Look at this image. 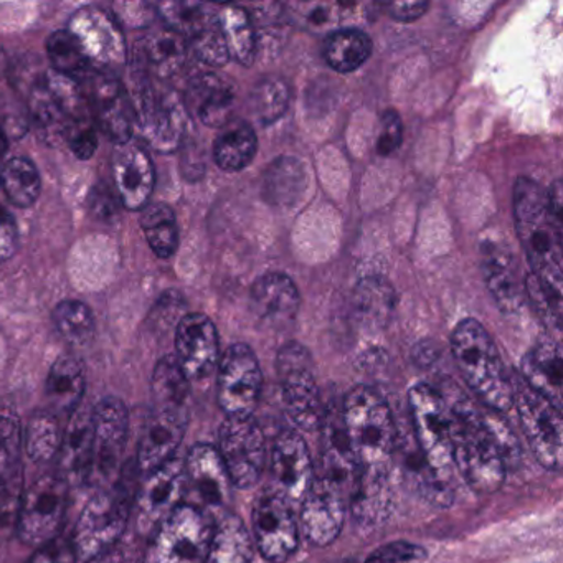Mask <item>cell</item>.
I'll return each mask as SVG.
<instances>
[{"instance_id": "2", "label": "cell", "mask_w": 563, "mask_h": 563, "mask_svg": "<svg viewBox=\"0 0 563 563\" xmlns=\"http://www.w3.org/2000/svg\"><path fill=\"white\" fill-rule=\"evenodd\" d=\"M453 420V464L477 494H493L506 479L507 466L499 448L483 423V410L451 384L438 388Z\"/></svg>"}, {"instance_id": "9", "label": "cell", "mask_w": 563, "mask_h": 563, "mask_svg": "<svg viewBox=\"0 0 563 563\" xmlns=\"http://www.w3.org/2000/svg\"><path fill=\"white\" fill-rule=\"evenodd\" d=\"M278 375L289 420L299 430H319L325 410L308 349L298 342L286 344L278 354Z\"/></svg>"}, {"instance_id": "49", "label": "cell", "mask_w": 563, "mask_h": 563, "mask_svg": "<svg viewBox=\"0 0 563 563\" xmlns=\"http://www.w3.org/2000/svg\"><path fill=\"white\" fill-rule=\"evenodd\" d=\"M21 420L12 408L0 407V476L21 466Z\"/></svg>"}, {"instance_id": "59", "label": "cell", "mask_w": 563, "mask_h": 563, "mask_svg": "<svg viewBox=\"0 0 563 563\" xmlns=\"http://www.w3.org/2000/svg\"><path fill=\"white\" fill-rule=\"evenodd\" d=\"M85 563H143V560L133 547L120 542L111 549L91 556Z\"/></svg>"}, {"instance_id": "7", "label": "cell", "mask_w": 563, "mask_h": 563, "mask_svg": "<svg viewBox=\"0 0 563 563\" xmlns=\"http://www.w3.org/2000/svg\"><path fill=\"white\" fill-rule=\"evenodd\" d=\"M213 529L216 523L206 509L180 504L151 533L146 563H206Z\"/></svg>"}, {"instance_id": "34", "label": "cell", "mask_w": 563, "mask_h": 563, "mask_svg": "<svg viewBox=\"0 0 563 563\" xmlns=\"http://www.w3.org/2000/svg\"><path fill=\"white\" fill-rule=\"evenodd\" d=\"M258 137L255 130L243 121H230L213 143V159L225 173H239L255 159Z\"/></svg>"}, {"instance_id": "17", "label": "cell", "mask_w": 563, "mask_h": 563, "mask_svg": "<svg viewBox=\"0 0 563 563\" xmlns=\"http://www.w3.org/2000/svg\"><path fill=\"white\" fill-rule=\"evenodd\" d=\"M186 471L177 457L146 474L134 494V520L137 532L151 536L177 507L186 493Z\"/></svg>"}, {"instance_id": "47", "label": "cell", "mask_w": 563, "mask_h": 563, "mask_svg": "<svg viewBox=\"0 0 563 563\" xmlns=\"http://www.w3.org/2000/svg\"><path fill=\"white\" fill-rule=\"evenodd\" d=\"M252 111L263 124H273L282 120L288 110L289 88L279 78H263L252 91Z\"/></svg>"}, {"instance_id": "3", "label": "cell", "mask_w": 563, "mask_h": 563, "mask_svg": "<svg viewBox=\"0 0 563 563\" xmlns=\"http://www.w3.org/2000/svg\"><path fill=\"white\" fill-rule=\"evenodd\" d=\"M451 352L471 390L489 410L512 407V385L489 332L476 319H464L451 334Z\"/></svg>"}, {"instance_id": "11", "label": "cell", "mask_w": 563, "mask_h": 563, "mask_svg": "<svg viewBox=\"0 0 563 563\" xmlns=\"http://www.w3.org/2000/svg\"><path fill=\"white\" fill-rule=\"evenodd\" d=\"M68 487L58 474H48L24 490L15 532L25 545L41 547L60 536L68 509Z\"/></svg>"}, {"instance_id": "20", "label": "cell", "mask_w": 563, "mask_h": 563, "mask_svg": "<svg viewBox=\"0 0 563 563\" xmlns=\"http://www.w3.org/2000/svg\"><path fill=\"white\" fill-rule=\"evenodd\" d=\"M299 504L302 532L309 542L331 545L344 526L345 499L341 487L325 476L316 477Z\"/></svg>"}, {"instance_id": "5", "label": "cell", "mask_w": 563, "mask_h": 563, "mask_svg": "<svg viewBox=\"0 0 563 563\" xmlns=\"http://www.w3.org/2000/svg\"><path fill=\"white\" fill-rule=\"evenodd\" d=\"M29 108L38 134L52 144L65 141L81 124L95 123L84 88L57 71H51L34 85Z\"/></svg>"}, {"instance_id": "12", "label": "cell", "mask_w": 563, "mask_h": 563, "mask_svg": "<svg viewBox=\"0 0 563 563\" xmlns=\"http://www.w3.org/2000/svg\"><path fill=\"white\" fill-rule=\"evenodd\" d=\"M140 128L146 143L157 153H174L183 144L187 131V110L174 91L157 90L144 81L130 93Z\"/></svg>"}, {"instance_id": "55", "label": "cell", "mask_w": 563, "mask_h": 563, "mask_svg": "<svg viewBox=\"0 0 563 563\" xmlns=\"http://www.w3.org/2000/svg\"><path fill=\"white\" fill-rule=\"evenodd\" d=\"M65 143L70 147L71 153L81 161H88L95 153H97L98 137L95 123L81 124L75 128L74 131L68 133L65 137Z\"/></svg>"}, {"instance_id": "6", "label": "cell", "mask_w": 563, "mask_h": 563, "mask_svg": "<svg viewBox=\"0 0 563 563\" xmlns=\"http://www.w3.org/2000/svg\"><path fill=\"white\" fill-rule=\"evenodd\" d=\"M133 490L126 483H114L91 497L71 536L78 560L87 562L120 543L133 512Z\"/></svg>"}, {"instance_id": "37", "label": "cell", "mask_w": 563, "mask_h": 563, "mask_svg": "<svg viewBox=\"0 0 563 563\" xmlns=\"http://www.w3.org/2000/svg\"><path fill=\"white\" fill-rule=\"evenodd\" d=\"M219 24L230 58L243 67H252L256 55V32L252 15L239 5H225L219 12Z\"/></svg>"}, {"instance_id": "14", "label": "cell", "mask_w": 563, "mask_h": 563, "mask_svg": "<svg viewBox=\"0 0 563 563\" xmlns=\"http://www.w3.org/2000/svg\"><path fill=\"white\" fill-rule=\"evenodd\" d=\"M263 374L255 352L233 344L220 358L217 397L227 417H253L262 397Z\"/></svg>"}, {"instance_id": "39", "label": "cell", "mask_w": 563, "mask_h": 563, "mask_svg": "<svg viewBox=\"0 0 563 563\" xmlns=\"http://www.w3.org/2000/svg\"><path fill=\"white\" fill-rule=\"evenodd\" d=\"M352 305H354L355 316L364 324H384L394 312V286L380 276H368L355 288Z\"/></svg>"}, {"instance_id": "51", "label": "cell", "mask_w": 563, "mask_h": 563, "mask_svg": "<svg viewBox=\"0 0 563 563\" xmlns=\"http://www.w3.org/2000/svg\"><path fill=\"white\" fill-rule=\"evenodd\" d=\"M187 44H189V51H192L200 62L210 65V67H223L230 60L219 22L210 25L209 29L200 32L196 37L190 38Z\"/></svg>"}, {"instance_id": "38", "label": "cell", "mask_w": 563, "mask_h": 563, "mask_svg": "<svg viewBox=\"0 0 563 563\" xmlns=\"http://www.w3.org/2000/svg\"><path fill=\"white\" fill-rule=\"evenodd\" d=\"M189 382L174 355L161 358L151 380L156 410L189 411L187 410L190 395Z\"/></svg>"}, {"instance_id": "50", "label": "cell", "mask_w": 563, "mask_h": 563, "mask_svg": "<svg viewBox=\"0 0 563 563\" xmlns=\"http://www.w3.org/2000/svg\"><path fill=\"white\" fill-rule=\"evenodd\" d=\"M481 417H483V423L484 427H486L487 433L490 434L494 443L499 448L507 470H516L520 461H522V456H520L522 453H520V444L516 434L510 431V428L507 427L506 421L499 417L497 411L486 408V410H483V413H481Z\"/></svg>"}, {"instance_id": "35", "label": "cell", "mask_w": 563, "mask_h": 563, "mask_svg": "<svg viewBox=\"0 0 563 563\" xmlns=\"http://www.w3.org/2000/svg\"><path fill=\"white\" fill-rule=\"evenodd\" d=\"M253 539L239 516L223 517L213 529L206 563H252Z\"/></svg>"}, {"instance_id": "26", "label": "cell", "mask_w": 563, "mask_h": 563, "mask_svg": "<svg viewBox=\"0 0 563 563\" xmlns=\"http://www.w3.org/2000/svg\"><path fill=\"white\" fill-rule=\"evenodd\" d=\"M184 471L187 483L206 506L222 507L227 504L232 490V481L216 446L207 443L196 444L189 451Z\"/></svg>"}, {"instance_id": "40", "label": "cell", "mask_w": 563, "mask_h": 563, "mask_svg": "<svg viewBox=\"0 0 563 563\" xmlns=\"http://www.w3.org/2000/svg\"><path fill=\"white\" fill-rule=\"evenodd\" d=\"M0 187L14 206L27 209L41 196V173L27 157H14L0 167Z\"/></svg>"}, {"instance_id": "25", "label": "cell", "mask_w": 563, "mask_h": 563, "mask_svg": "<svg viewBox=\"0 0 563 563\" xmlns=\"http://www.w3.org/2000/svg\"><path fill=\"white\" fill-rule=\"evenodd\" d=\"M57 457V474L68 486L88 483L93 460V408L80 405L70 415Z\"/></svg>"}, {"instance_id": "33", "label": "cell", "mask_w": 563, "mask_h": 563, "mask_svg": "<svg viewBox=\"0 0 563 563\" xmlns=\"http://www.w3.org/2000/svg\"><path fill=\"white\" fill-rule=\"evenodd\" d=\"M308 187L305 164L295 157H278L269 164L263 177V197L276 209H291L298 206Z\"/></svg>"}, {"instance_id": "23", "label": "cell", "mask_w": 563, "mask_h": 563, "mask_svg": "<svg viewBox=\"0 0 563 563\" xmlns=\"http://www.w3.org/2000/svg\"><path fill=\"white\" fill-rule=\"evenodd\" d=\"M272 477L276 494L291 503H301L312 479V461L301 434L285 430L278 434L272 450Z\"/></svg>"}, {"instance_id": "24", "label": "cell", "mask_w": 563, "mask_h": 563, "mask_svg": "<svg viewBox=\"0 0 563 563\" xmlns=\"http://www.w3.org/2000/svg\"><path fill=\"white\" fill-rule=\"evenodd\" d=\"M189 423V411L156 410L147 420L137 450V470L146 476L176 456Z\"/></svg>"}, {"instance_id": "52", "label": "cell", "mask_w": 563, "mask_h": 563, "mask_svg": "<svg viewBox=\"0 0 563 563\" xmlns=\"http://www.w3.org/2000/svg\"><path fill=\"white\" fill-rule=\"evenodd\" d=\"M427 552L423 547L398 540V542L385 543L368 555L365 563H423Z\"/></svg>"}, {"instance_id": "19", "label": "cell", "mask_w": 563, "mask_h": 563, "mask_svg": "<svg viewBox=\"0 0 563 563\" xmlns=\"http://www.w3.org/2000/svg\"><path fill=\"white\" fill-rule=\"evenodd\" d=\"M253 537L268 562L283 563L299 545V529L291 504L273 493L262 497L253 509Z\"/></svg>"}, {"instance_id": "31", "label": "cell", "mask_w": 563, "mask_h": 563, "mask_svg": "<svg viewBox=\"0 0 563 563\" xmlns=\"http://www.w3.org/2000/svg\"><path fill=\"white\" fill-rule=\"evenodd\" d=\"M391 490L388 470H362L352 486V516L358 526L375 527L390 512Z\"/></svg>"}, {"instance_id": "43", "label": "cell", "mask_w": 563, "mask_h": 563, "mask_svg": "<svg viewBox=\"0 0 563 563\" xmlns=\"http://www.w3.org/2000/svg\"><path fill=\"white\" fill-rule=\"evenodd\" d=\"M62 434L58 417L48 410L35 411L25 428L27 456L37 464L54 460L60 450Z\"/></svg>"}, {"instance_id": "41", "label": "cell", "mask_w": 563, "mask_h": 563, "mask_svg": "<svg viewBox=\"0 0 563 563\" xmlns=\"http://www.w3.org/2000/svg\"><path fill=\"white\" fill-rule=\"evenodd\" d=\"M189 44L169 29L153 32L146 41V58L156 77L169 78L179 74L187 62Z\"/></svg>"}, {"instance_id": "16", "label": "cell", "mask_w": 563, "mask_h": 563, "mask_svg": "<svg viewBox=\"0 0 563 563\" xmlns=\"http://www.w3.org/2000/svg\"><path fill=\"white\" fill-rule=\"evenodd\" d=\"M130 433V413L120 398H103L93 408V460L90 477L100 489L113 486Z\"/></svg>"}, {"instance_id": "21", "label": "cell", "mask_w": 563, "mask_h": 563, "mask_svg": "<svg viewBox=\"0 0 563 563\" xmlns=\"http://www.w3.org/2000/svg\"><path fill=\"white\" fill-rule=\"evenodd\" d=\"M176 358L189 380L209 377L220 361V341L209 316L194 312L180 319L176 331Z\"/></svg>"}, {"instance_id": "13", "label": "cell", "mask_w": 563, "mask_h": 563, "mask_svg": "<svg viewBox=\"0 0 563 563\" xmlns=\"http://www.w3.org/2000/svg\"><path fill=\"white\" fill-rule=\"evenodd\" d=\"M232 486L250 489L265 467V434L253 417H227L220 427L219 448Z\"/></svg>"}, {"instance_id": "58", "label": "cell", "mask_w": 563, "mask_h": 563, "mask_svg": "<svg viewBox=\"0 0 563 563\" xmlns=\"http://www.w3.org/2000/svg\"><path fill=\"white\" fill-rule=\"evenodd\" d=\"M382 5L395 21L415 22L428 11L430 2H423V0H418V2H385Z\"/></svg>"}, {"instance_id": "29", "label": "cell", "mask_w": 563, "mask_h": 563, "mask_svg": "<svg viewBox=\"0 0 563 563\" xmlns=\"http://www.w3.org/2000/svg\"><path fill=\"white\" fill-rule=\"evenodd\" d=\"M299 302L301 298L295 282L283 273H266L253 285V312L269 324L292 321L298 314Z\"/></svg>"}, {"instance_id": "61", "label": "cell", "mask_w": 563, "mask_h": 563, "mask_svg": "<svg viewBox=\"0 0 563 563\" xmlns=\"http://www.w3.org/2000/svg\"><path fill=\"white\" fill-rule=\"evenodd\" d=\"M5 151H8V137L4 131L0 130V157L4 156Z\"/></svg>"}, {"instance_id": "44", "label": "cell", "mask_w": 563, "mask_h": 563, "mask_svg": "<svg viewBox=\"0 0 563 563\" xmlns=\"http://www.w3.org/2000/svg\"><path fill=\"white\" fill-rule=\"evenodd\" d=\"M159 14L167 29L187 42L219 22V12L197 2H164L159 5Z\"/></svg>"}, {"instance_id": "15", "label": "cell", "mask_w": 563, "mask_h": 563, "mask_svg": "<svg viewBox=\"0 0 563 563\" xmlns=\"http://www.w3.org/2000/svg\"><path fill=\"white\" fill-rule=\"evenodd\" d=\"M68 32L77 38L85 58L97 71L117 75L128 60L126 41L113 15L84 8L71 15Z\"/></svg>"}, {"instance_id": "27", "label": "cell", "mask_w": 563, "mask_h": 563, "mask_svg": "<svg viewBox=\"0 0 563 563\" xmlns=\"http://www.w3.org/2000/svg\"><path fill=\"white\" fill-rule=\"evenodd\" d=\"M523 382L553 407H563L562 347L553 339H540L522 358Z\"/></svg>"}, {"instance_id": "45", "label": "cell", "mask_w": 563, "mask_h": 563, "mask_svg": "<svg viewBox=\"0 0 563 563\" xmlns=\"http://www.w3.org/2000/svg\"><path fill=\"white\" fill-rule=\"evenodd\" d=\"M58 334L75 347L88 345L95 335V318L85 302L64 301L54 311Z\"/></svg>"}, {"instance_id": "54", "label": "cell", "mask_w": 563, "mask_h": 563, "mask_svg": "<svg viewBox=\"0 0 563 563\" xmlns=\"http://www.w3.org/2000/svg\"><path fill=\"white\" fill-rule=\"evenodd\" d=\"M404 141V123L400 114L395 110H385L380 117V134L377 140V153L380 156H390L400 147Z\"/></svg>"}, {"instance_id": "18", "label": "cell", "mask_w": 563, "mask_h": 563, "mask_svg": "<svg viewBox=\"0 0 563 563\" xmlns=\"http://www.w3.org/2000/svg\"><path fill=\"white\" fill-rule=\"evenodd\" d=\"M85 80V95L90 103L95 124L114 144L133 140V131L136 128L133 100L117 75L95 70Z\"/></svg>"}, {"instance_id": "32", "label": "cell", "mask_w": 563, "mask_h": 563, "mask_svg": "<svg viewBox=\"0 0 563 563\" xmlns=\"http://www.w3.org/2000/svg\"><path fill=\"white\" fill-rule=\"evenodd\" d=\"M84 364L71 355H62L48 374L45 395H47L48 411L58 415H71L80 407L85 394Z\"/></svg>"}, {"instance_id": "36", "label": "cell", "mask_w": 563, "mask_h": 563, "mask_svg": "<svg viewBox=\"0 0 563 563\" xmlns=\"http://www.w3.org/2000/svg\"><path fill=\"white\" fill-rule=\"evenodd\" d=\"M371 37L358 29H339L325 37L324 60L332 70L339 74H351L358 70L371 57Z\"/></svg>"}, {"instance_id": "30", "label": "cell", "mask_w": 563, "mask_h": 563, "mask_svg": "<svg viewBox=\"0 0 563 563\" xmlns=\"http://www.w3.org/2000/svg\"><path fill=\"white\" fill-rule=\"evenodd\" d=\"M483 273L487 289L504 312H514L522 305L523 286L516 260L497 243L483 246Z\"/></svg>"}, {"instance_id": "60", "label": "cell", "mask_w": 563, "mask_h": 563, "mask_svg": "<svg viewBox=\"0 0 563 563\" xmlns=\"http://www.w3.org/2000/svg\"><path fill=\"white\" fill-rule=\"evenodd\" d=\"M299 12H301L302 18H305L306 22H308L309 25H312V27H324V25H329L332 21H334V19H332L331 8H329V5H299Z\"/></svg>"}, {"instance_id": "46", "label": "cell", "mask_w": 563, "mask_h": 563, "mask_svg": "<svg viewBox=\"0 0 563 563\" xmlns=\"http://www.w3.org/2000/svg\"><path fill=\"white\" fill-rule=\"evenodd\" d=\"M48 58L57 74L71 80H85L91 74L90 64L85 58L77 38L68 31H58L47 41Z\"/></svg>"}, {"instance_id": "56", "label": "cell", "mask_w": 563, "mask_h": 563, "mask_svg": "<svg viewBox=\"0 0 563 563\" xmlns=\"http://www.w3.org/2000/svg\"><path fill=\"white\" fill-rule=\"evenodd\" d=\"M90 209L93 212V216L97 219L104 220V222H110L114 216L118 213V209H120L121 200L118 197L117 190L110 189V187L104 186V184H98L97 187H93L90 194Z\"/></svg>"}, {"instance_id": "22", "label": "cell", "mask_w": 563, "mask_h": 563, "mask_svg": "<svg viewBox=\"0 0 563 563\" xmlns=\"http://www.w3.org/2000/svg\"><path fill=\"white\" fill-rule=\"evenodd\" d=\"M111 170L121 206L130 210H143L156 186V169L146 147L133 140L117 144Z\"/></svg>"}, {"instance_id": "57", "label": "cell", "mask_w": 563, "mask_h": 563, "mask_svg": "<svg viewBox=\"0 0 563 563\" xmlns=\"http://www.w3.org/2000/svg\"><path fill=\"white\" fill-rule=\"evenodd\" d=\"M19 233L14 217L0 207V263L8 262L18 252Z\"/></svg>"}, {"instance_id": "8", "label": "cell", "mask_w": 563, "mask_h": 563, "mask_svg": "<svg viewBox=\"0 0 563 563\" xmlns=\"http://www.w3.org/2000/svg\"><path fill=\"white\" fill-rule=\"evenodd\" d=\"M415 434L424 463L441 476L450 477L453 466V420L438 388L417 384L408 391Z\"/></svg>"}, {"instance_id": "1", "label": "cell", "mask_w": 563, "mask_h": 563, "mask_svg": "<svg viewBox=\"0 0 563 563\" xmlns=\"http://www.w3.org/2000/svg\"><path fill=\"white\" fill-rule=\"evenodd\" d=\"M517 235L539 283L550 301L562 311L563 223L556 222L547 206V192L527 177H519L512 192Z\"/></svg>"}, {"instance_id": "48", "label": "cell", "mask_w": 563, "mask_h": 563, "mask_svg": "<svg viewBox=\"0 0 563 563\" xmlns=\"http://www.w3.org/2000/svg\"><path fill=\"white\" fill-rule=\"evenodd\" d=\"M24 490L22 464L0 476V539H8L18 529Z\"/></svg>"}, {"instance_id": "42", "label": "cell", "mask_w": 563, "mask_h": 563, "mask_svg": "<svg viewBox=\"0 0 563 563\" xmlns=\"http://www.w3.org/2000/svg\"><path fill=\"white\" fill-rule=\"evenodd\" d=\"M141 227L151 250L159 258H170L179 246V229L174 210L166 203H147L141 213Z\"/></svg>"}, {"instance_id": "53", "label": "cell", "mask_w": 563, "mask_h": 563, "mask_svg": "<svg viewBox=\"0 0 563 563\" xmlns=\"http://www.w3.org/2000/svg\"><path fill=\"white\" fill-rule=\"evenodd\" d=\"M77 560L71 537L58 536L57 539L37 547L27 563H77Z\"/></svg>"}, {"instance_id": "28", "label": "cell", "mask_w": 563, "mask_h": 563, "mask_svg": "<svg viewBox=\"0 0 563 563\" xmlns=\"http://www.w3.org/2000/svg\"><path fill=\"white\" fill-rule=\"evenodd\" d=\"M233 93L232 85L219 75L202 74L194 78L187 88L184 107L199 118L206 126L223 128L232 117Z\"/></svg>"}, {"instance_id": "10", "label": "cell", "mask_w": 563, "mask_h": 563, "mask_svg": "<svg viewBox=\"0 0 563 563\" xmlns=\"http://www.w3.org/2000/svg\"><path fill=\"white\" fill-rule=\"evenodd\" d=\"M512 405H516L527 443L547 470L559 471L563 456L562 411L529 387L520 375L510 377Z\"/></svg>"}, {"instance_id": "62", "label": "cell", "mask_w": 563, "mask_h": 563, "mask_svg": "<svg viewBox=\"0 0 563 563\" xmlns=\"http://www.w3.org/2000/svg\"><path fill=\"white\" fill-rule=\"evenodd\" d=\"M4 67H5L4 52L0 51V77H2V71H4Z\"/></svg>"}, {"instance_id": "4", "label": "cell", "mask_w": 563, "mask_h": 563, "mask_svg": "<svg viewBox=\"0 0 563 563\" xmlns=\"http://www.w3.org/2000/svg\"><path fill=\"white\" fill-rule=\"evenodd\" d=\"M341 417L349 446L362 470H388L395 424L385 398L374 388L358 385L345 397Z\"/></svg>"}]
</instances>
